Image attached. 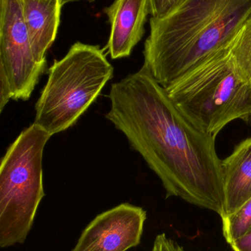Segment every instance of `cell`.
I'll list each match as a JSON object with an SVG mask.
<instances>
[{"label": "cell", "mask_w": 251, "mask_h": 251, "mask_svg": "<svg viewBox=\"0 0 251 251\" xmlns=\"http://www.w3.org/2000/svg\"><path fill=\"white\" fill-rule=\"evenodd\" d=\"M0 82L15 101L30 98L47 63L34 56L22 13V0H0Z\"/></svg>", "instance_id": "obj_6"}, {"label": "cell", "mask_w": 251, "mask_h": 251, "mask_svg": "<svg viewBox=\"0 0 251 251\" xmlns=\"http://www.w3.org/2000/svg\"><path fill=\"white\" fill-rule=\"evenodd\" d=\"M229 48L237 67L251 82V17L237 32Z\"/></svg>", "instance_id": "obj_11"}, {"label": "cell", "mask_w": 251, "mask_h": 251, "mask_svg": "<svg viewBox=\"0 0 251 251\" xmlns=\"http://www.w3.org/2000/svg\"><path fill=\"white\" fill-rule=\"evenodd\" d=\"M48 74L33 124L52 137L75 125L112 79L113 67L99 46L76 42Z\"/></svg>", "instance_id": "obj_4"}, {"label": "cell", "mask_w": 251, "mask_h": 251, "mask_svg": "<svg viewBox=\"0 0 251 251\" xmlns=\"http://www.w3.org/2000/svg\"><path fill=\"white\" fill-rule=\"evenodd\" d=\"M108 97L106 119L157 175L167 199L179 198L222 218V160L216 137L193 122L144 66L113 83Z\"/></svg>", "instance_id": "obj_1"}, {"label": "cell", "mask_w": 251, "mask_h": 251, "mask_svg": "<svg viewBox=\"0 0 251 251\" xmlns=\"http://www.w3.org/2000/svg\"><path fill=\"white\" fill-rule=\"evenodd\" d=\"M79 1V0H60L62 6L64 5V4H68V3L73 2V1Z\"/></svg>", "instance_id": "obj_16"}, {"label": "cell", "mask_w": 251, "mask_h": 251, "mask_svg": "<svg viewBox=\"0 0 251 251\" xmlns=\"http://www.w3.org/2000/svg\"><path fill=\"white\" fill-rule=\"evenodd\" d=\"M165 89L172 101L212 137L234 121L251 122V82L237 67L229 46Z\"/></svg>", "instance_id": "obj_3"}, {"label": "cell", "mask_w": 251, "mask_h": 251, "mask_svg": "<svg viewBox=\"0 0 251 251\" xmlns=\"http://www.w3.org/2000/svg\"><path fill=\"white\" fill-rule=\"evenodd\" d=\"M105 13L111 25L108 52L114 60L128 57L144 35L149 0H114Z\"/></svg>", "instance_id": "obj_8"}, {"label": "cell", "mask_w": 251, "mask_h": 251, "mask_svg": "<svg viewBox=\"0 0 251 251\" xmlns=\"http://www.w3.org/2000/svg\"><path fill=\"white\" fill-rule=\"evenodd\" d=\"M152 251H185L176 242L168 238L166 234L158 235L155 239Z\"/></svg>", "instance_id": "obj_14"}, {"label": "cell", "mask_w": 251, "mask_h": 251, "mask_svg": "<svg viewBox=\"0 0 251 251\" xmlns=\"http://www.w3.org/2000/svg\"><path fill=\"white\" fill-rule=\"evenodd\" d=\"M51 136L32 124L9 146L0 166V247L23 244L44 196L42 159Z\"/></svg>", "instance_id": "obj_5"}, {"label": "cell", "mask_w": 251, "mask_h": 251, "mask_svg": "<svg viewBox=\"0 0 251 251\" xmlns=\"http://www.w3.org/2000/svg\"><path fill=\"white\" fill-rule=\"evenodd\" d=\"M224 209L222 219L237 212L251 198V137L239 143L222 160Z\"/></svg>", "instance_id": "obj_9"}, {"label": "cell", "mask_w": 251, "mask_h": 251, "mask_svg": "<svg viewBox=\"0 0 251 251\" xmlns=\"http://www.w3.org/2000/svg\"><path fill=\"white\" fill-rule=\"evenodd\" d=\"M22 13L34 56L47 63L46 52L54 42L60 25V0H22Z\"/></svg>", "instance_id": "obj_10"}, {"label": "cell", "mask_w": 251, "mask_h": 251, "mask_svg": "<svg viewBox=\"0 0 251 251\" xmlns=\"http://www.w3.org/2000/svg\"><path fill=\"white\" fill-rule=\"evenodd\" d=\"M222 221L223 232L228 244L246 236L251 230V198L237 212Z\"/></svg>", "instance_id": "obj_12"}, {"label": "cell", "mask_w": 251, "mask_h": 251, "mask_svg": "<svg viewBox=\"0 0 251 251\" xmlns=\"http://www.w3.org/2000/svg\"><path fill=\"white\" fill-rule=\"evenodd\" d=\"M181 0H149L151 17L159 18L173 8Z\"/></svg>", "instance_id": "obj_13"}, {"label": "cell", "mask_w": 251, "mask_h": 251, "mask_svg": "<svg viewBox=\"0 0 251 251\" xmlns=\"http://www.w3.org/2000/svg\"><path fill=\"white\" fill-rule=\"evenodd\" d=\"M251 17V0H181L161 17L150 18L143 66L167 88L228 47Z\"/></svg>", "instance_id": "obj_2"}, {"label": "cell", "mask_w": 251, "mask_h": 251, "mask_svg": "<svg viewBox=\"0 0 251 251\" xmlns=\"http://www.w3.org/2000/svg\"><path fill=\"white\" fill-rule=\"evenodd\" d=\"M230 246L234 251H251V230L246 236L231 243Z\"/></svg>", "instance_id": "obj_15"}, {"label": "cell", "mask_w": 251, "mask_h": 251, "mask_svg": "<svg viewBox=\"0 0 251 251\" xmlns=\"http://www.w3.org/2000/svg\"><path fill=\"white\" fill-rule=\"evenodd\" d=\"M146 219L142 208L121 203L91 221L72 251H127L137 247Z\"/></svg>", "instance_id": "obj_7"}]
</instances>
